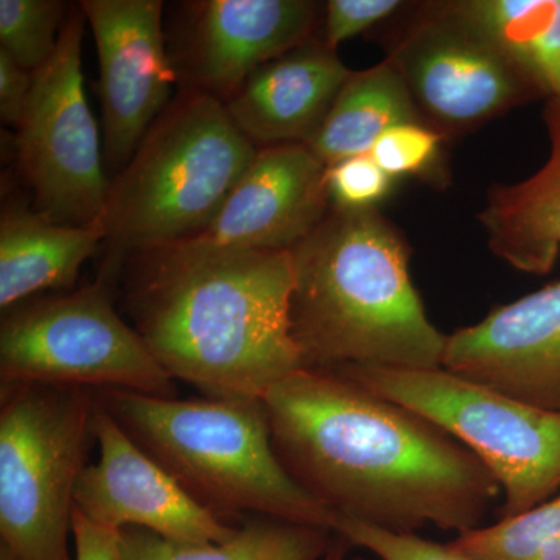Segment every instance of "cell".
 I'll use <instances>...</instances> for the list:
<instances>
[{"label":"cell","mask_w":560,"mask_h":560,"mask_svg":"<svg viewBox=\"0 0 560 560\" xmlns=\"http://www.w3.org/2000/svg\"><path fill=\"white\" fill-rule=\"evenodd\" d=\"M394 184L396 179L370 153L346 158L326 167L327 195L334 209H378L393 194Z\"/></svg>","instance_id":"25"},{"label":"cell","mask_w":560,"mask_h":560,"mask_svg":"<svg viewBox=\"0 0 560 560\" xmlns=\"http://www.w3.org/2000/svg\"><path fill=\"white\" fill-rule=\"evenodd\" d=\"M135 329L175 381L210 399L264 400L302 370L290 250L132 256Z\"/></svg>","instance_id":"2"},{"label":"cell","mask_w":560,"mask_h":560,"mask_svg":"<svg viewBox=\"0 0 560 560\" xmlns=\"http://www.w3.org/2000/svg\"><path fill=\"white\" fill-rule=\"evenodd\" d=\"M95 400L150 458L221 522L246 518L335 533L338 515L287 474L271 442L264 400L153 397L94 390Z\"/></svg>","instance_id":"4"},{"label":"cell","mask_w":560,"mask_h":560,"mask_svg":"<svg viewBox=\"0 0 560 560\" xmlns=\"http://www.w3.org/2000/svg\"><path fill=\"white\" fill-rule=\"evenodd\" d=\"M445 143L447 139L425 121H410L386 131L370 154L390 178H418L444 186L448 180Z\"/></svg>","instance_id":"24"},{"label":"cell","mask_w":560,"mask_h":560,"mask_svg":"<svg viewBox=\"0 0 560 560\" xmlns=\"http://www.w3.org/2000/svg\"><path fill=\"white\" fill-rule=\"evenodd\" d=\"M290 253V326L304 370L442 368L447 335L427 316L410 246L381 210L330 208Z\"/></svg>","instance_id":"3"},{"label":"cell","mask_w":560,"mask_h":560,"mask_svg":"<svg viewBox=\"0 0 560 560\" xmlns=\"http://www.w3.org/2000/svg\"><path fill=\"white\" fill-rule=\"evenodd\" d=\"M264 407L283 469L338 517L396 534H464L481 528L501 492L447 431L335 372L302 368Z\"/></svg>","instance_id":"1"},{"label":"cell","mask_w":560,"mask_h":560,"mask_svg":"<svg viewBox=\"0 0 560 560\" xmlns=\"http://www.w3.org/2000/svg\"><path fill=\"white\" fill-rule=\"evenodd\" d=\"M335 374L419 412L469 448L500 482V518L533 510L560 489V411L534 407L445 368L352 366Z\"/></svg>","instance_id":"8"},{"label":"cell","mask_w":560,"mask_h":560,"mask_svg":"<svg viewBox=\"0 0 560 560\" xmlns=\"http://www.w3.org/2000/svg\"><path fill=\"white\" fill-rule=\"evenodd\" d=\"M490 31L560 102V0H469Z\"/></svg>","instance_id":"21"},{"label":"cell","mask_w":560,"mask_h":560,"mask_svg":"<svg viewBox=\"0 0 560 560\" xmlns=\"http://www.w3.org/2000/svg\"><path fill=\"white\" fill-rule=\"evenodd\" d=\"M81 3L70 7L57 50L33 72L31 98L16 127L14 150L33 208L66 226L98 223L110 179L103 142L84 92Z\"/></svg>","instance_id":"10"},{"label":"cell","mask_w":560,"mask_h":560,"mask_svg":"<svg viewBox=\"0 0 560 560\" xmlns=\"http://www.w3.org/2000/svg\"><path fill=\"white\" fill-rule=\"evenodd\" d=\"M0 545L16 560H73L75 489L95 442L94 390L0 385Z\"/></svg>","instance_id":"6"},{"label":"cell","mask_w":560,"mask_h":560,"mask_svg":"<svg viewBox=\"0 0 560 560\" xmlns=\"http://www.w3.org/2000/svg\"><path fill=\"white\" fill-rule=\"evenodd\" d=\"M32 88L33 72L0 49V117L3 124L14 128L21 124Z\"/></svg>","instance_id":"29"},{"label":"cell","mask_w":560,"mask_h":560,"mask_svg":"<svg viewBox=\"0 0 560 560\" xmlns=\"http://www.w3.org/2000/svg\"><path fill=\"white\" fill-rule=\"evenodd\" d=\"M68 11L60 0H0V49L36 72L57 50Z\"/></svg>","instance_id":"23"},{"label":"cell","mask_w":560,"mask_h":560,"mask_svg":"<svg viewBox=\"0 0 560 560\" xmlns=\"http://www.w3.org/2000/svg\"><path fill=\"white\" fill-rule=\"evenodd\" d=\"M335 533L316 526L249 518L230 540L178 544L150 530H120L125 560H323Z\"/></svg>","instance_id":"20"},{"label":"cell","mask_w":560,"mask_h":560,"mask_svg":"<svg viewBox=\"0 0 560 560\" xmlns=\"http://www.w3.org/2000/svg\"><path fill=\"white\" fill-rule=\"evenodd\" d=\"M385 36L423 121L455 142L530 102L547 98L469 0L411 3Z\"/></svg>","instance_id":"7"},{"label":"cell","mask_w":560,"mask_h":560,"mask_svg":"<svg viewBox=\"0 0 560 560\" xmlns=\"http://www.w3.org/2000/svg\"><path fill=\"white\" fill-rule=\"evenodd\" d=\"M326 167L300 143L264 147L206 230L164 253L291 250L329 213Z\"/></svg>","instance_id":"12"},{"label":"cell","mask_w":560,"mask_h":560,"mask_svg":"<svg viewBox=\"0 0 560 560\" xmlns=\"http://www.w3.org/2000/svg\"><path fill=\"white\" fill-rule=\"evenodd\" d=\"M442 368L534 407L560 411V282L447 335Z\"/></svg>","instance_id":"14"},{"label":"cell","mask_w":560,"mask_h":560,"mask_svg":"<svg viewBox=\"0 0 560 560\" xmlns=\"http://www.w3.org/2000/svg\"><path fill=\"white\" fill-rule=\"evenodd\" d=\"M350 548H352L350 541L346 540L340 534L335 533L329 551L326 552L323 560H346Z\"/></svg>","instance_id":"30"},{"label":"cell","mask_w":560,"mask_h":560,"mask_svg":"<svg viewBox=\"0 0 560 560\" xmlns=\"http://www.w3.org/2000/svg\"><path fill=\"white\" fill-rule=\"evenodd\" d=\"M101 66L103 156L124 171L171 105L175 68L165 50L161 0H83Z\"/></svg>","instance_id":"11"},{"label":"cell","mask_w":560,"mask_h":560,"mask_svg":"<svg viewBox=\"0 0 560 560\" xmlns=\"http://www.w3.org/2000/svg\"><path fill=\"white\" fill-rule=\"evenodd\" d=\"M423 121L407 84L389 61L352 72L326 120L307 143L324 165L370 153L390 128Z\"/></svg>","instance_id":"19"},{"label":"cell","mask_w":560,"mask_h":560,"mask_svg":"<svg viewBox=\"0 0 560 560\" xmlns=\"http://www.w3.org/2000/svg\"><path fill=\"white\" fill-rule=\"evenodd\" d=\"M544 121L550 158L530 178L495 184L478 220L490 250L515 270L547 275L560 253V102L548 98Z\"/></svg>","instance_id":"17"},{"label":"cell","mask_w":560,"mask_h":560,"mask_svg":"<svg viewBox=\"0 0 560 560\" xmlns=\"http://www.w3.org/2000/svg\"><path fill=\"white\" fill-rule=\"evenodd\" d=\"M0 560H16L14 559V556L11 555L9 550H7L3 545H0Z\"/></svg>","instance_id":"31"},{"label":"cell","mask_w":560,"mask_h":560,"mask_svg":"<svg viewBox=\"0 0 560 560\" xmlns=\"http://www.w3.org/2000/svg\"><path fill=\"white\" fill-rule=\"evenodd\" d=\"M98 223L66 226L35 208L5 205L0 217V308L39 296L44 291L69 290L81 267L103 245Z\"/></svg>","instance_id":"18"},{"label":"cell","mask_w":560,"mask_h":560,"mask_svg":"<svg viewBox=\"0 0 560 560\" xmlns=\"http://www.w3.org/2000/svg\"><path fill=\"white\" fill-rule=\"evenodd\" d=\"M335 533L349 540L352 547L366 548L382 560H474L452 544H438L416 534L390 533L348 517L337 518Z\"/></svg>","instance_id":"26"},{"label":"cell","mask_w":560,"mask_h":560,"mask_svg":"<svg viewBox=\"0 0 560 560\" xmlns=\"http://www.w3.org/2000/svg\"><path fill=\"white\" fill-rule=\"evenodd\" d=\"M323 7L311 0H208L197 5L187 90L226 103L250 73L318 38Z\"/></svg>","instance_id":"15"},{"label":"cell","mask_w":560,"mask_h":560,"mask_svg":"<svg viewBox=\"0 0 560 560\" xmlns=\"http://www.w3.org/2000/svg\"><path fill=\"white\" fill-rule=\"evenodd\" d=\"M97 463L88 464L75 489V508L90 521L121 530L140 528L178 544H220L238 526L190 499L95 400Z\"/></svg>","instance_id":"13"},{"label":"cell","mask_w":560,"mask_h":560,"mask_svg":"<svg viewBox=\"0 0 560 560\" xmlns=\"http://www.w3.org/2000/svg\"><path fill=\"white\" fill-rule=\"evenodd\" d=\"M357 560H360V559H357Z\"/></svg>","instance_id":"32"},{"label":"cell","mask_w":560,"mask_h":560,"mask_svg":"<svg viewBox=\"0 0 560 560\" xmlns=\"http://www.w3.org/2000/svg\"><path fill=\"white\" fill-rule=\"evenodd\" d=\"M40 383L175 397V378L116 311L110 278L2 313L0 385Z\"/></svg>","instance_id":"9"},{"label":"cell","mask_w":560,"mask_h":560,"mask_svg":"<svg viewBox=\"0 0 560 560\" xmlns=\"http://www.w3.org/2000/svg\"><path fill=\"white\" fill-rule=\"evenodd\" d=\"M451 544L474 560H560V493L523 514L459 534Z\"/></svg>","instance_id":"22"},{"label":"cell","mask_w":560,"mask_h":560,"mask_svg":"<svg viewBox=\"0 0 560 560\" xmlns=\"http://www.w3.org/2000/svg\"><path fill=\"white\" fill-rule=\"evenodd\" d=\"M352 72L318 36L250 73L224 106L257 149L305 145Z\"/></svg>","instance_id":"16"},{"label":"cell","mask_w":560,"mask_h":560,"mask_svg":"<svg viewBox=\"0 0 560 560\" xmlns=\"http://www.w3.org/2000/svg\"><path fill=\"white\" fill-rule=\"evenodd\" d=\"M408 5L401 0H329L323 7L319 38L337 50L345 40L394 20Z\"/></svg>","instance_id":"27"},{"label":"cell","mask_w":560,"mask_h":560,"mask_svg":"<svg viewBox=\"0 0 560 560\" xmlns=\"http://www.w3.org/2000/svg\"><path fill=\"white\" fill-rule=\"evenodd\" d=\"M257 151L235 127L223 102L186 88L110 180L98 220L108 246L102 275L113 278L125 257L200 234L223 208Z\"/></svg>","instance_id":"5"},{"label":"cell","mask_w":560,"mask_h":560,"mask_svg":"<svg viewBox=\"0 0 560 560\" xmlns=\"http://www.w3.org/2000/svg\"><path fill=\"white\" fill-rule=\"evenodd\" d=\"M73 560H125L120 530L90 521L79 510H73Z\"/></svg>","instance_id":"28"}]
</instances>
